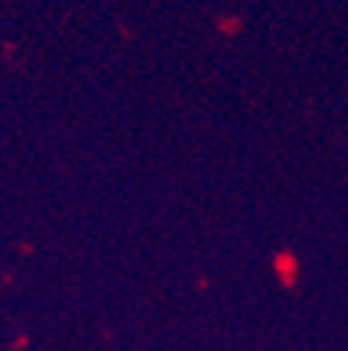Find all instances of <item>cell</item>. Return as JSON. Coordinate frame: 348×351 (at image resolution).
<instances>
[]
</instances>
